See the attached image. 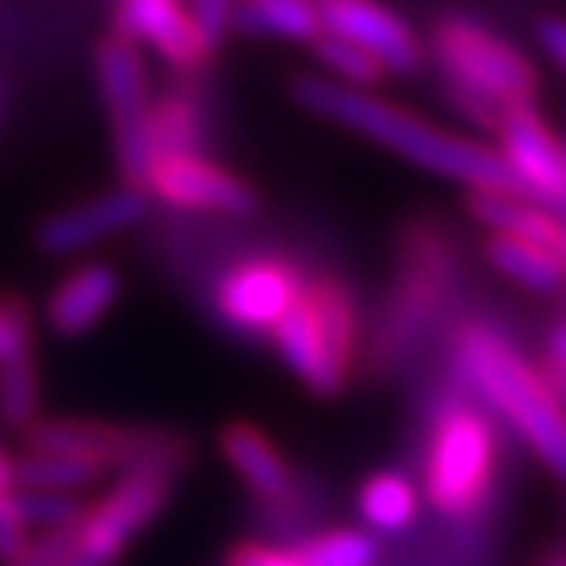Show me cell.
<instances>
[{
  "label": "cell",
  "instance_id": "484cf974",
  "mask_svg": "<svg viewBox=\"0 0 566 566\" xmlns=\"http://www.w3.org/2000/svg\"><path fill=\"white\" fill-rule=\"evenodd\" d=\"M298 552L302 566H376V541L360 530H332L313 541H305Z\"/></svg>",
  "mask_w": 566,
  "mask_h": 566
},
{
  "label": "cell",
  "instance_id": "7a4b0ae2",
  "mask_svg": "<svg viewBox=\"0 0 566 566\" xmlns=\"http://www.w3.org/2000/svg\"><path fill=\"white\" fill-rule=\"evenodd\" d=\"M457 360L482 398L545 460V468L566 479V409L523 354L493 327L468 324L457 335Z\"/></svg>",
  "mask_w": 566,
  "mask_h": 566
},
{
  "label": "cell",
  "instance_id": "4fadbf2b",
  "mask_svg": "<svg viewBox=\"0 0 566 566\" xmlns=\"http://www.w3.org/2000/svg\"><path fill=\"white\" fill-rule=\"evenodd\" d=\"M321 27L360 44L387 66V74H412L423 63V49L412 27L379 0H321Z\"/></svg>",
  "mask_w": 566,
  "mask_h": 566
},
{
  "label": "cell",
  "instance_id": "7402d4cb",
  "mask_svg": "<svg viewBox=\"0 0 566 566\" xmlns=\"http://www.w3.org/2000/svg\"><path fill=\"white\" fill-rule=\"evenodd\" d=\"M107 468L93 460L66 457V452H38L15 460V485L19 490H49V493H77L85 485H96Z\"/></svg>",
  "mask_w": 566,
  "mask_h": 566
},
{
  "label": "cell",
  "instance_id": "5bb4252c",
  "mask_svg": "<svg viewBox=\"0 0 566 566\" xmlns=\"http://www.w3.org/2000/svg\"><path fill=\"white\" fill-rule=\"evenodd\" d=\"M147 199L144 188H133V185H122L107 196H96L88 202H77L74 210H63V213H52L49 221H41L38 229V247L44 254H77L93 243H104L111 235L133 229V224L144 221Z\"/></svg>",
  "mask_w": 566,
  "mask_h": 566
},
{
  "label": "cell",
  "instance_id": "603a6c76",
  "mask_svg": "<svg viewBox=\"0 0 566 566\" xmlns=\"http://www.w3.org/2000/svg\"><path fill=\"white\" fill-rule=\"evenodd\" d=\"M147 122H151L155 158L158 155H188V151H196L202 140L199 111L188 96H163L158 104H151V111H147Z\"/></svg>",
  "mask_w": 566,
  "mask_h": 566
},
{
  "label": "cell",
  "instance_id": "f1b7e54d",
  "mask_svg": "<svg viewBox=\"0 0 566 566\" xmlns=\"http://www.w3.org/2000/svg\"><path fill=\"white\" fill-rule=\"evenodd\" d=\"M74 556V526L71 530H44L27 541V548L15 559L0 566H63Z\"/></svg>",
  "mask_w": 566,
  "mask_h": 566
},
{
  "label": "cell",
  "instance_id": "8992f818",
  "mask_svg": "<svg viewBox=\"0 0 566 566\" xmlns=\"http://www.w3.org/2000/svg\"><path fill=\"white\" fill-rule=\"evenodd\" d=\"M27 446L38 452H66V457L93 460L99 468H166L180 471L191 457L188 438L169 430L144 427H115L93 420H38L27 430Z\"/></svg>",
  "mask_w": 566,
  "mask_h": 566
},
{
  "label": "cell",
  "instance_id": "4316f807",
  "mask_svg": "<svg viewBox=\"0 0 566 566\" xmlns=\"http://www.w3.org/2000/svg\"><path fill=\"white\" fill-rule=\"evenodd\" d=\"M15 504L22 523L30 530H71L77 518L85 515V507L74 493H49V490H19L15 485Z\"/></svg>",
  "mask_w": 566,
  "mask_h": 566
},
{
  "label": "cell",
  "instance_id": "ffe728a7",
  "mask_svg": "<svg viewBox=\"0 0 566 566\" xmlns=\"http://www.w3.org/2000/svg\"><path fill=\"white\" fill-rule=\"evenodd\" d=\"M485 258H490V265L496 273L512 276L515 283H523L530 291H559L566 283V262H559L556 254L548 251H537V247H530L523 240H512V235H501L493 232L490 240H485Z\"/></svg>",
  "mask_w": 566,
  "mask_h": 566
},
{
  "label": "cell",
  "instance_id": "836d02e7",
  "mask_svg": "<svg viewBox=\"0 0 566 566\" xmlns=\"http://www.w3.org/2000/svg\"><path fill=\"white\" fill-rule=\"evenodd\" d=\"M552 354H556L563 360V368H566V327L556 335V343H552Z\"/></svg>",
  "mask_w": 566,
  "mask_h": 566
},
{
  "label": "cell",
  "instance_id": "277c9868",
  "mask_svg": "<svg viewBox=\"0 0 566 566\" xmlns=\"http://www.w3.org/2000/svg\"><path fill=\"white\" fill-rule=\"evenodd\" d=\"M273 343L283 365L316 398L346 390L357 354V302L338 276H313L273 327Z\"/></svg>",
  "mask_w": 566,
  "mask_h": 566
},
{
  "label": "cell",
  "instance_id": "ac0fdd59",
  "mask_svg": "<svg viewBox=\"0 0 566 566\" xmlns=\"http://www.w3.org/2000/svg\"><path fill=\"white\" fill-rule=\"evenodd\" d=\"M221 452L229 460V468L251 485L262 501H291L294 493V474L291 463L283 460V452L273 446V438L262 434L254 423H229L221 430Z\"/></svg>",
  "mask_w": 566,
  "mask_h": 566
},
{
  "label": "cell",
  "instance_id": "30bf717a",
  "mask_svg": "<svg viewBox=\"0 0 566 566\" xmlns=\"http://www.w3.org/2000/svg\"><path fill=\"white\" fill-rule=\"evenodd\" d=\"M302 273L283 258H247L221 276L213 310L229 327L247 335H269L302 291Z\"/></svg>",
  "mask_w": 566,
  "mask_h": 566
},
{
  "label": "cell",
  "instance_id": "5b68a950",
  "mask_svg": "<svg viewBox=\"0 0 566 566\" xmlns=\"http://www.w3.org/2000/svg\"><path fill=\"white\" fill-rule=\"evenodd\" d=\"M493 471L496 438L490 420L479 409L460 401L441 409L427 446V501L441 515H468L485 501V493L493 485Z\"/></svg>",
  "mask_w": 566,
  "mask_h": 566
},
{
  "label": "cell",
  "instance_id": "3957f363",
  "mask_svg": "<svg viewBox=\"0 0 566 566\" xmlns=\"http://www.w3.org/2000/svg\"><path fill=\"white\" fill-rule=\"evenodd\" d=\"M441 71H446L449 99L471 122L496 126L507 107L534 104L537 71L515 44L496 38L474 19L449 15L434 27L430 38Z\"/></svg>",
  "mask_w": 566,
  "mask_h": 566
},
{
  "label": "cell",
  "instance_id": "d6a6232c",
  "mask_svg": "<svg viewBox=\"0 0 566 566\" xmlns=\"http://www.w3.org/2000/svg\"><path fill=\"white\" fill-rule=\"evenodd\" d=\"M11 490H15V460L0 446V496H8Z\"/></svg>",
  "mask_w": 566,
  "mask_h": 566
},
{
  "label": "cell",
  "instance_id": "e575fe53",
  "mask_svg": "<svg viewBox=\"0 0 566 566\" xmlns=\"http://www.w3.org/2000/svg\"><path fill=\"white\" fill-rule=\"evenodd\" d=\"M541 566H566V556H548Z\"/></svg>",
  "mask_w": 566,
  "mask_h": 566
},
{
  "label": "cell",
  "instance_id": "d6986e66",
  "mask_svg": "<svg viewBox=\"0 0 566 566\" xmlns=\"http://www.w3.org/2000/svg\"><path fill=\"white\" fill-rule=\"evenodd\" d=\"M232 27L283 41H313L324 30L316 0H240Z\"/></svg>",
  "mask_w": 566,
  "mask_h": 566
},
{
  "label": "cell",
  "instance_id": "7c38bea8",
  "mask_svg": "<svg viewBox=\"0 0 566 566\" xmlns=\"http://www.w3.org/2000/svg\"><path fill=\"white\" fill-rule=\"evenodd\" d=\"M144 191L180 210H213L232 218H251L258 210V191L199 151L188 155H158L151 174L144 180Z\"/></svg>",
  "mask_w": 566,
  "mask_h": 566
},
{
  "label": "cell",
  "instance_id": "ba28073f",
  "mask_svg": "<svg viewBox=\"0 0 566 566\" xmlns=\"http://www.w3.org/2000/svg\"><path fill=\"white\" fill-rule=\"evenodd\" d=\"M174 474L166 468H137L126 471L115 490L93 507L74 526V563L82 566H115L129 541L140 534L147 523L163 515L174 493Z\"/></svg>",
  "mask_w": 566,
  "mask_h": 566
},
{
  "label": "cell",
  "instance_id": "f546056e",
  "mask_svg": "<svg viewBox=\"0 0 566 566\" xmlns=\"http://www.w3.org/2000/svg\"><path fill=\"white\" fill-rule=\"evenodd\" d=\"M235 4H240V0H191V19H196L202 38L210 41V49H218L224 41V33L232 30Z\"/></svg>",
  "mask_w": 566,
  "mask_h": 566
},
{
  "label": "cell",
  "instance_id": "8fae6325",
  "mask_svg": "<svg viewBox=\"0 0 566 566\" xmlns=\"http://www.w3.org/2000/svg\"><path fill=\"white\" fill-rule=\"evenodd\" d=\"M496 140H501V158L518 180V191L545 207H563L566 202V147L548 122L537 115L534 104L507 107L496 118Z\"/></svg>",
  "mask_w": 566,
  "mask_h": 566
},
{
  "label": "cell",
  "instance_id": "52a82bcc",
  "mask_svg": "<svg viewBox=\"0 0 566 566\" xmlns=\"http://www.w3.org/2000/svg\"><path fill=\"white\" fill-rule=\"evenodd\" d=\"M96 82L111 111V126H115V158L122 177H126V185L144 188L155 163V144L151 122H147L151 96H147V71L137 41L122 38V33L99 41Z\"/></svg>",
  "mask_w": 566,
  "mask_h": 566
},
{
  "label": "cell",
  "instance_id": "d4e9b609",
  "mask_svg": "<svg viewBox=\"0 0 566 566\" xmlns=\"http://www.w3.org/2000/svg\"><path fill=\"white\" fill-rule=\"evenodd\" d=\"M0 416L19 430L38 423V360L33 357L0 365Z\"/></svg>",
  "mask_w": 566,
  "mask_h": 566
},
{
  "label": "cell",
  "instance_id": "9c48e42d",
  "mask_svg": "<svg viewBox=\"0 0 566 566\" xmlns=\"http://www.w3.org/2000/svg\"><path fill=\"white\" fill-rule=\"evenodd\" d=\"M452 273V243L434 221H420L405 235L401 247V276L394 291L390 313H382V332L376 343L379 360L398 357L405 346L420 335V327L441 310Z\"/></svg>",
  "mask_w": 566,
  "mask_h": 566
},
{
  "label": "cell",
  "instance_id": "cb8c5ba5",
  "mask_svg": "<svg viewBox=\"0 0 566 566\" xmlns=\"http://www.w3.org/2000/svg\"><path fill=\"white\" fill-rule=\"evenodd\" d=\"M310 44H313L316 60L335 74V82L354 85V88H376L379 82H387V66H382L371 52L360 49V44L338 38V33L321 30Z\"/></svg>",
  "mask_w": 566,
  "mask_h": 566
},
{
  "label": "cell",
  "instance_id": "1f68e13d",
  "mask_svg": "<svg viewBox=\"0 0 566 566\" xmlns=\"http://www.w3.org/2000/svg\"><path fill=\"white\" fill-rule=\"evenodd\" d=\"M537 38H541V49L566 71V19H541Z\"/></svg>",
  "mask_w": 566,
  "mask_h": 566
},
{
  "label": "cell",
  "instance_id": "4dcf8cb0",
  "mask_svg": "<svg viewBox=\"0 0 566 566\" xmlns=\"http://www.w3.org/2000/svg\"><path fill=\"white\" fill-rule=\"evenodd\" d=\"M224 566H302V559L294 548L262 545V541H240V545L229 548Z\"/></svg>",
  "mask_w": 566,
  "mask_h": 566
},
{
  "label": "cell",
  "instance_id": "83f0119b",
  "mask_svg": "<svg viewBox=\"0 0 566 566\" xmlns=\"http://www.w3.org/2000/svg\"><path fill=\"white\" fill-rule=\"evenodd\" d=\"M33 313L19 294H0V365L33 357Z\"/></svg>",
  "mask_w": 566,
  "mask_h": 566
},
{
  "label": "cell",
  "instance_id": "2e32d148",
  "mask_svg": "<svg viewBox=\"0 0 566 566\" xmlns=\"http://www.w3.org/2000/svg\"><path fill=\"white\" fill-rule=\"evenodd\" d=\"M468 210L474 221H482L490 232L512 235L537 251L556 254L566 262V224L545 202L523 196V191H504V188H471L468 191Z\"/></svg>",
  "mask_w": 566,
  "mask_h": 566
},
{
  "label": "cell",
  "instance_id": "44dd1931",
  "mask_svg": "<svg viewBox=\"0 0 566 566\" xmlns=\"http://www.w3.org/2000/svg\"><path fill=\"white\" fill-rule=\"evenodd\" d=\"M360 515L371 530L379 534H401L416 523L420 515V496H416V485L398 471H379L360 485Z\"/></svg>",
  "mask_w": 566,
  "mask_h": 566
},
{
  "label": "cell",
  "instance_id": "9a60e30c",
  "mask_svg": "<svg viewBox=\"0 0 566 566\" xmlns=\"http://www.w3.org/2000/svg\"><path fill=\"white\" fill-rule=\"evenodd\" d=\"M118 33L129 41H144L177 71H196L213 55L210 41L202 38L191 11L177 0H122Z\"/></svg>",
  "mask_w": 566,
  "mask_h": 566
},
{
  "label": "cell",
  "instance_id": "e0dca14e",
  "mask_svg": "<svg viewBox=\"0 0 566 566\" xmlns=\"http://www.w3.org/2000/svg\"><path fill=\"white\" fill-rule=\"evenodd\" d=\"M122 294V276L107 262H85L74 273H66L49 294V327L63 338H77L104 321L115 310Z\"/></svg>",
  "mask_w": 566,
  "mask_h": 566
},
{
  "label": "cell",
  "instance_id": "6da1fadb",
  "mask_svg": "<svg viewBox=\"0 0 566 566\" xmlns=\"http://www.w3.org/2000/svg\"><path fill=\"white\" fill-rule=\"evenodd\" d=\"M291 96L298 99L305 111L321 115L335 126H346L360 133V137L390 147L394 155L409 158V163L434 169L441 177L463 180L468 188H504L518 191L515 174L507 169L501 151L485 147L479 140L457 137L449 129H438L423 122L420 115L405 111L390 99H379L368 88L343 85L335 77H291Z\"/></svg>",
  "mask_w": 566,
  "mask_h": 566
}]
</instances>
